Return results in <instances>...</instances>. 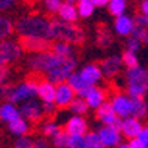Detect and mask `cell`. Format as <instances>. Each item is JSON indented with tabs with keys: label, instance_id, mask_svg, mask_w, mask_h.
<instances>
[{
	"label": "cell",
	"instance_id": "obj_12",
	"mask_svg": "<svg viewBox=\"0 0 148 148\" xmlns=\"http://www.w3.org/2000/svg\"><path fill=\"white\" fill-rule=\"evenodd\" d=\"M142 127H144L142 123L138 119H133V117L123 119L121 126H120V135H123V136H126L129 139H135V138H138Z\"/></svg>",
	"mask_w": 148,
	"mask_h": 148
},
{
	"label": "cell",
	"instance_id": "obj_48",
	"mask_svg": "<svg viewBox=\"0 0 148 148\" xmlns=\"http://www.w3.org/2000/svg\"><path fill=\"white\" fill-rule=\"evenodd\" d=\"M92 3H93L95 8H104V6L108 5L107 0H92Z\"/></svg>",
	"mask_w": 148,
	"mask_h": 148
},
{
	"label": "cell",
	"instance_id": "obj_50",
	"mask_svg": "<svg viewBox=\"0 0 148 148\" xmlns=\"http://www.w3.org/2000/svg\"><path fill=\"white\" fill-rule=\"evenodd\" d=\"M34 148H39V147H36V145H34Z\"/></svg>",
	"mask_w": 148,
	"mask_h": 148
},
{
	"label": "cell",
	"instance_id": "obj_45",
	"mask_svg": "<svg viewBox=\"0 0 148 148\" xmlns=\"http://www.w3.org/2000/svg\"><path fill=\"white\" fill-rule=\"evenodd\" d=\"M42 110H43V113H46V114H52L53 111L56 110V107H55L53 102H45V104H42Z\"/></svg>",
	"mask_w": 148,
	"mask_h": 148
},
{
	"label": "cell",
	"instance_id": "obj_22",
	"mask_svg": "<svg viewBox=\"0 0 148 148\" xmlns=\"http://www.w3.org/2000/svg\"><path fill=\"white\" fill-rule=\"evenodd\" d=\"M55 89L56 86L47 80H43L40 84H37V96L45 102H53L55 99Z\"/></svg>",
	"mask_w": 148,
	"mask_h": 148
},
{
	"label": "cell",
	"instance_id": "obj_11",
	"mask_svg": "<svg viewBox=\"0 0 148 148\" xmlns=\"http://www.w3.org/2000/svg\"><path fill=\"white\" fill-rule=\"evenodd\" d=\"M74 98H76V93H74V90L70 88L67 83L56 84L55 99H53L55 107H70L71 102L74 101Z\"/></svg>",
	"mask_w": 148,
	"mask_h": 148
},
{
	"label": "cell",
	"instance_id": "obj_21",
	"mask_svg": "<svg viewBox=\"0 0 148 148\" xmlns=\"http://www.w3.org/2000/svg\"><path fill=\"white\" fill-rule=\"evenodd\" d=\"M135 21V28H133V33L130 36L136 37V39L142 43H148V18L139 15L136 16V19Z\"/></svg>",
	"mask_w": 148,
	"mask_h": 148
},
{
	"label": "cell",
	"instance_id": "obj_7",
	"mask_svg": "<svg viewBox=\"0 0 148 148\" xmlns=\"http://www.w3.org/2000/svg\"><path fill=\"white\" fill-rule=\"evenodd\" d=\"M22 53V49L15 40H3L0 42V65L6 67L8 64L16 61Z\"/></svg>",
	"mask_w": 148,
	"mask_h": 148
},
{
	"label": "cell",
	"instance_id": "obj_42",
	"mask_svg": "<svg viewBox=\"0 0 148 148\" xmlns=\"http://www.w3.org/2000/svg\"><path fill=\"white\" fill-rule=\"evenodd\" d=\"M14 6H15V2H12V0H0V12L10 10Z\"/></svg>",
	"mask_w": 148,
	"mask_h": 148
},
{
	"label": "cell",
	"instance_id": "obj_35",
	"mask_svg": "<svg viewBox=\"0 0 148 148\" xmlns=\"http://www.w3.org/2000/svg\"><path fill=\"white\" fill-rule=\"evenodd\" d=\"M59 132H61V129H59V126L56 125V123L49 121V123H46V125L43 126V133L46 135V136L53 138V136H56Z\"/></svg>",
	"mask_w": 148,
	"mask_h": 148
},
{
	"label": "cell",
	"instance_id": "obj_1",
	"mask_svg": "<svg viewBox=\"0 0 148 148\" xmlns=\"http://www.w3.org/2000/svg\"><path fill=\"white\" fill-rule=\"evenodd\" d=\"M14 30L21 36V39H42L51 40L52 30L51 21L42 15H25L14 24Z\"/></svg>",
	"mask_w": 148,
	"mask_h": 148
},
{
	"label": "cell",
	"instance_id": "obj_4",
	"mask_svg": "<svg viewBox=\"0 0 148 148\" xmlns=\"http://www.w3.org/2000/svg\"><path fill=\"white\" fill-rule=\"evenodd\" d=\"M76 65H77V59L76 58H62L55 68H52L49 73H46L47 82L53 83L55 86L61 84V83H65L67 79L74 73Z\"/></svg>",
	"mask_w": 148,
	"mask_h": 148
},
{
	"label": "cell",
	"instance_id": "obj_10",
	"mask_svg": "<svg viewBox=\"0 0 148 148\" xmlns=\"http://www.w3.org/2000/svg\"><path fill=\"white\" fill-rule=\"evenodd\" d=\"M19 116L27 121H37L43 116L42 104H39V101H36V99L22 102L19 108Z\"/></svg>",
	"mask_w": 148,
	"mask_h": 148
},
{
	"label": "cell",
	"instance_id": "obj_41",
	"mask_svg": "<svg viewBox=\"0 0 148 148\" xmlns=\"http://www.w3.org/2000/svg\"><path fill=\"white\" fill-rule=\"evenodd\" d=\"M12 86H8V84H3V86H0V98L2 99H6V102H8V99H9V96H10V93H12Z\"/></svg>",
	"mask_w": 148,
	"mask_h": 148
},
{
	"label": "cell",
	"instance_id": "obj_24",
	"mask_svg": "<svg viewBox=\"0 0 148 148\" xmlns=\"http://www.w3.org/2000/svg\"><path fill=\"white\" fill-rule=\"evenodd\" d=\"M19 110L10 102H5L0 105V121H6L8 125L19 119Z\"/></svg>",
	"mask_w": 148,
	"mask_h": 148
},
{
	"label": "cell",
	"instance_id": "obj_38",
	"mask_svg": "<svg viewBox=\"0 0 148 148\" xmlns=\"http://www.w3.org/2000/svg\"><path fill=\"white\" fill-rule=\"evenodd\" d=\"M45 5V9L47 12H51V14H58V10L62 5V2H59V0H46L43 3Z\"/></svg>",
	"mask_w": 148,
	"mask_h": 148
},
{
	"label": "cell",
	"instance_id": "obj_29",
	"mask_svg": "<svg viewBox=\"0 0 148 148\" xmlns=\"http://www.w3.org/2000/svg\"><path fill=\"white\" fill-rule=\"evenodd\" d=\"M76 9H77V14L79 16L82 18H89L92 16L93 10H95V6L92 3V0H79L76 3Z\"/></svg>",
	"mask_w": 148,
	"mask_h": 148
},
{
	"label": "cell",
	"instance_id": "obj_2",
	"mask_svg": "<svg viewBox=\"0 0 148 148\" xmlns=\"http://www.w3.org/2000/svg\"><path fill=\"white\" fill-rule=\"evenodd\" d=\"M52 37L58 39V42L68 43V45H80L84 40V31L77 27L76 24L64 22L61 19L51 21Z\"/></svg>",
	"mask_w": 148,
	"mask_h": 148
},
{
	"label": "cell",
	"instance_id": "obj_27",
	"mask_svg": "<svg viewBox=\"0 0 148 148\" xmlns=\"http://www.w3.org/2000/svg\"><path fill=\"white\" fill-rule=\"evenodd\" d=\"M8 127H9L10 133L16 135V136H19V138H21V136H25V135L28 133V130H30L28 121H27V120H24L22 117L16 119L15 121H12V123H9Z\"/></svg>",
	"mask_w": 148,
	"mask_h": 148
},
{
	"label": "cell",
	"instance_id": "obj_49",
	"mask_svg": "<svg viewBox=\"0 0 148 148\" xmlns=\"http://www.w3.org/2000/svg\"><path fill=\"white\" fill-rule=\"evenodd\" d=\"M116 148H129V147H127V144H119Z\"/></svg>",
	"mask_w": 148,
	"mask_h": 148
},
{
	"label": "cell",
	"instance_id": "obj_30",
	"mask_svg": "<svg viewBox=\"0 0 148 148\" xmlns=\"http://www.w3.org/2000/svg\"><path fill=\"white\" fill-rule=\"evenodd\" d=\"M107 6H108L110 14L114 15L116 18L125 15V12L127 9V3L125 2V0H111V2H108Z\"/></svg>",
	"mask_w": 148,
	"mask_h": 148
},
{
	"label": "cell",
	"instance_id": "obj_8",
	"mask_svg": "<svg viewBox=\"0 0 148 148\" xmlns=\"http://www.w3.org/2000/svg\"><path fill=\"white\" fill-rule=\"evenodd\" d=\"M96 116H98V119H99L105 126H108V127H111V129L120 132L121 119L117 117V114L114 113V110H113V107H111L110 102L105 101L99 108H98V110H96Z\"/></svg>",
	"mask_w": 148,
	"mask_h": 148
},
{
	"label": "cell",
	"instance_id": "obj_5",
	"mask_svg": "<svg viewBox=\"0 0 148 148\" xmlns=\"http://www.w3.org/2000/svg\"><path fill=\"white\" fill-rule=\"evenodd\" d=\"M36 95H37V83L33 80H28L12 89V93L9 96L8 102L14 104V105L18 102H27V101L34 99Z\"/></svg>",
	"mask_w": 148,
	"mask_h": 148
},
{
	"label": "cell",
	"instance_id": "obj_23",
	"mask_svg": "<svg viewBox=\"0 0 148 148\" xmlns=\"http://www.w3.org/2000/svg\"><path fill=\"white\" fill-rule=\"evenodd\" d=\"M70 88L74 90V93L76 95H79L80 98H83V95H84V92L88 90L90 86L89 84H86L84 82H83V79L80 77V74L79 73H73L71 76L67 79V82H65Z\"/></svg>",
	"mask_w": 148,
	"mask_h": 148
},
{
	"label": "cell",
	"instance_id": "obj_39",
	"mask_svg": "<svg viewBox=\"0 0 148 148\" xmlns=\"http://www.w3.org/2000/svg\"><path fill=\"white\" fill-rule=\"evenodd\" d=\"M67 148H86L84 147V136H70Z\"/></svg>",
	"mask_w": 148,
	"mask_h": 148
},
{
	"label": "cell",
	"instance_id": "obj_9",
	"mask_svg": "<svg viewBox=\"0 0 148 148\" xmlns=\"http://www.w3.org/2000/svg\"><path fill=\"white\" fill-rule=\"evenodd\" d=\"M111 107H113L114 113L117 114L119 119H127L130 117V111H132V99L127 95H123V93H117L113 96L111 99Z\"/></svg>",
	"mask_w": 148,
	"mask_h": 148
},
{
	"label": "cell",
	"instance_id": "obj_31",
	"mask_svg": "<svg viewBox=\"0 0 148 148\" xmlns=\"http://www.w3.org/2000/svg\"><path fill=\"white\" fill-rule=\"evenodd\" d=\"M70 108H71L73 113L77 114L79 117H80L82 114H86V113H88V110H89V107H88V104H86V101L83 99V98H80V96H76V98H74V101L71 102Z\"/></svg>",
	"mask_w": 148,
	"mask_h": 148
},
{
	"label": "cell",
	"instance_id": "obj_28",
	"mask_svg": "<svg viewBox=\"0 0 148 148\" xmlns=\"http://www.w3.org/2000/svg\"><path fill=\"white\" fill-rule=\"evenodd\" d=\"M14 33V22L9 16L0 14V42L8 40V37Z\"/></svg>",
	"mask_w": 148,
	"mask_h": 148
},
{
	"label": "cell",
	"instance_id": "obj_14",
	"mask_svg": "<svg viewBox=\"0 0 148 148\" xmlns=\"http://www.w3.org/2000/svg\"><path fill=\"white\" fill-rule=\"evenodd\" d=\"M83 99L86 101L89 108H99L104 102H105V92L98 88V86H90V88L84 92Z\"/></svg>",
	"mask_w": 148,
	"mask_h": 148
},
{
	"label": "cell",
	"instance_id": "obj_15",
	"mask_svg": "<svg viewBox=\"0 0 148 148\" xmlns=\"http://www.w3.org/2000/svg\"><path fill=\"white\" fill-rule=\"evenodd\" d=\"M79 74H80V77L83 79V82L86 84H89V86H95L98 82L102 79L101 68H99V65H96V64H88V65H84Z\"/></svg>",
	"mask_w": 148,
	"mask_h": 148
},
{
	"label": "cell",
	"instance_id": "obj_34",
	"mask_svg": "<svg viewBox=\"0 0 148 148\" xmlns=\"http://www.w3.org/2000/svg\"><path fill=\"white\" fill-rule=\"evenodd\" d=\"M68 135L65 133V132H62L61 130L56 136H53V145L56 147V148H67V145H68Z\"/></svg>",
	"mask_w": 148,
	"mask_h": 148
},
{
	"label": "cell",
	"instance_id": "obj_37",
	"mask_svg": "<svg viewBox=\"0 0 148 148\" xmlns=\"http://www.w3.org/2000/svg\"><path fill=\"white\" fill-rule=\"evenodd\" d=\"M126 51L127 52H132V53H136L139 51V47H141V42L136 39V37H133V36H129V39L126 42Z\"/></svg>",
	"mask_w": 148,
	"mask_h": 148
},
{
	"label": "cell",
	"instance_id": "obj_44",
	"mask_svg": "<svg viewBox=\"0 0 148 148\" xmlns=\"http://www.w3.org/2000/svg\"><path fill=\"white\" fill-rule=\"evenodd\" d=\"M136 139H139L144 145L148 147V127H142V130L139 132V135H138Z\"/></svg>",
	"mask_w": 148,
	"mask_h": 148
},
{
	"label": "cell",
	"instance_id": "obj_25",
	"mask_svg": "<svg viewBox=\"0 0 148 148\" xmlns=\"http://www.w3.org/2000/svg\"><path fill=\"white\" fill-rule=\"evenodd\" d=\"M51 49H52L51 52L59 58H76V49L73 47V45L56 42L51 46Z\"/></svg>",
	"mask_w": 148,
	"mask_h": 148
},
{
	"label": "cell",
	"instance_id": "obj_26",
	"mask_svg": "<svg viewBox=\"0 0 148 148\" xmlns=\"http://www.w3.org/2000/svg\"><path fill=\"white\" fill-rule=\"evenodd\" d=\"M132 99V98H130ZM148 113V105L144 101V98H133L132 99V111H130V117L133 119H144Z\"/></svg>",
	"mask_w": 148,
	"mask_h": 148
},
{
	"label": "cell",
	"instance_id": "obj_16",
	"mask_svg": "<svg viewBox=\"0 0 148 148\" xmlns=\"http://www.w3.org/2000/svg\"><path fill=\"white\" fill-rule=\"evenodd\" d=\"M19 46L21 49H25L28 52H34L36 55L49 52V49H51V43L47 40H42V39H21Z\"/></svg>",
	"mask_w": 148,
	"mask_h": 148
},
{
	"label": "cell",
	"instance_id": "obj_17",
	"mask_svg": "<svg viewBox=\"0 0 148 148\" xmlns=\"http://www.w3.org/2000/svg\"><path fill=\"white\" fill-rule=\"evenodd\" d=\"M98 136H99V139H101V142L104 144L105 148H107V147H114V148H116V147L120 144V141H121L120 132L111 129V127H108V126L101 127V130L98 132Z\"/></svg>",
	"mask_w": 148,
	"mask_h": 148
},
{
	"label": "cell",
	"instance_id": "obj_19",
	"mask_svg": "<svg viewBox=\"0 0 148 148\" xmlns=\"http://www.w3.org/2000/svg\"><path fill=\"white\" fill-rule=\"evenodd\" d=\"M101 73H102V76L105 77H114L116 74L120 71L121 68V59L120 56H108L107 59L102 61V64H101Z\"/></svg>",
	"mask_w": 148,
	"mask_h": 148
},
{
	"label": "cell",
	"instance_id": "obj_46",
	"mask_svg": "<svg viewBox=\"0 0 148 148\" xmlns=\"http://www.w3.org/2000/svg\"><path fill=\"white\" fill-rule=\"evenodd\" d=\"M127 147L129 148H148L147 145H144L139 139H136V138H135V139H130L129 141V144H127Z\"/></svg>",
	"mask_w": 148,
	"mask_h": 148
},
{
	"label": "cell",
	"instance_id": "obj_3",
	"mask_svg": "<svg viewBox=\"0 0 148 148\" xmlns=\"http://www.w3.org/2000/svg\"><path fill=\"white\" fill-rule=\"evenodd\" d=\"M126 83L129 98H144L148 90V71L141 65L129 68L126 71Z\"/></svg>",
	"mask_w": 148,
	"mask_h": 148
},
{
	"label": "cell",
	"instance_id": "obj_40",
	"mask_svg": "<svg viewBox=\"0 0 148 148\" xmlns=\"http://www.w3.org/2000/svg\"><path fill=\"white\" fill-rule=\"evenodd\" d=\"M15 148H34V142H33L31 138H28V136H21V138L16 141Z\"/></svg>",
	"mask_w": 148,
	"mask_h": 148
},
{
	"label": "cell",
	"instance_id": "obj_13",
	"mask_svg": "<svg viewBox=\"0 0 148 148\" xmlns=\"http://www.w3.org/2000/svg\"><path fill=\"white\" fill-rule=\"evenodd\" d=\"M65 133L68 136H84L88 133V123L83 117L73 116L65 126Z\"/></svg>",
	"mask_w": 148,
	"mask_h": 148
},
{
	"label": "cell",
	"instance_id": "obj_20",
	"mask_svg": "<svg viewBox=\"0 0 148 148\" xmlns=\"http://www.w3.org/2000/svg\"><path fill=\"white\" fill-rule=\"evenodd\" d=\"M58 15H59L61 21L74 24L77 21V18H79L77 9H76V3H74V2H62V5H61V8L58 10Z\"/></svg>",
	"mask_w": 148,
	"mask_h": 148
},
{
	"label": "cell",
	"instance_id": "obj_33",
	"mask_svg": "<svg viewBox=\"0 0 148 148\" xmlns=\"http://www.w3.org/2000/svg\"><path fill=\"white\" fill-rule=\"evenodd\" d=\"M120 59H121V64H125V65L127 67V70H129V68H135V67L139 65V64H138L136 53H132V52H127V51L120 56Z\"/></svg>",
	"mask_w": 148,
	"mask_h": 148
},
{
	"label": "cell",
	"instance_id": "obj_36",
	"mask_svg": "<svg viewBox=\"0 0 148 148\" xmlns=\"http://www.w3.org/2000/svg\"><path fill=\"white\" fill-rule=\"evenodd\" d=\"M113 39H111V34L108 33V30H101L99 34H98V43H99L101 47H107L111 45Z\"/></svg>",
	"mask_w": 148,
	"mask_h": 148
},
{
	"label": "cell",
	"instance_id": "obj_18",
	"mask_svg": "<svg viewBox=\"0 0 148 148\" xmlns=\"http://www.w3.org/2000/svg\"><path fill=\"white\" fill-rule=\"evenodd\" d=\"M133 28H135V21L133 18H130L129 15H121V16H117L116 18V22H114V30L119 36H123V37H129L132 33H133Z\"/></svg>",
	"mask_w": 148,
	"mask_h": 148
},
{
	"label": "cell",
	"instance_id": "obj_43",
	"mask_svg": "<svg viewBox=\"0 0 148 148\" xmlns=\"http://www.w3.org/2000/svg\"><path fill=\"white\" fill-rule=\"evenodd\" d=\"M8 77H9V70H8V67L0 65V86L5 84V82L8 80Z\"/></svg>",
	"mask_w": 148,
	"mask_h": 148
},
{
	"label": "cell",
	"instance_id": "obj_32",
	"mask_svg": "<svg viewBox=\"0 0 148 148\" xmlns=\"http://www.w3.org/2000/svg\"><path fill=\"white\" fill-rule=\"evenodd\" d=\"M84 147L86 148H105L99 136H98V132H89L84 135Z\"/></svg>",
	"mask_w": 148,
	"mask_h": 148
},
{
	"label": "cell",
	"instance_id": "obj_6",
	"mask_svg": "<svg viewBox=\"0 0 148 148\" xmlns=\"http://www.w3.org/2000/svg\"><path fill=\"white\" fill-rule=\"evenodd\" d=\"M62 58H59L56 55H53L52 52H43V53H37L34 55L30 61H28V65L30 68H33L34 71H42V73H49L52 68H55L59 61Z\"/></svg>",
	"mask_w": 148,
	"mask_h": 148
},
{
	"label": "cell",
	"instance_id": "obj_47",
	"mask_svg": "<svg viewBox=\"0 0 148 148\" xmlns=\"http://www.w3.org/2000/svg\"><path fill=\"white\" fill-rule=\"evenodd\" d=\"M139 9H141V15L145 16V18H148V0H144V2H141Z\"/></svg>",
	"mask_w": 148,
	"mask_h": 148
}]
</instances>
